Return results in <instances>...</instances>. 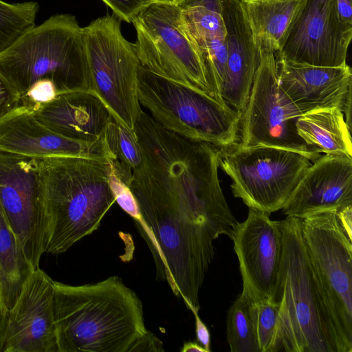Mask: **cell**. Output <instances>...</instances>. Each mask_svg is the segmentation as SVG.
Masks as SVG:
<instances>
[{"mask_svg": "<svg viewBox=\"0 0 352 352\" xmlns=\"http://www.w3.org/2000/svg\"><path fill=\"white\" fill-rule=\"evenodd\" d=\"M9 309L4 304L0 286V352H2L8 327Z\"/></svg>", "mask_w": 352, "mask_h": 352, "instance_id": "33", "label": "cell"}, {"mask_svg": "<svg viewBox=\"0 0 352 352\" xmlns=\"http://www.w3.org/2000/svg\"><path fill=\"white\" fill-rule=\"evenodd\" d=\"M296 127L305 143L320 153L352 158L351 129L340 109L323 108L303 113L298 118Z\"/></svg>", "mask_w": 352, "mask_h": 352, "instance_id": "21", "label": "cell"}, {"mask_svg": "<svg viewBox=\"0 0 352 352\" xmlns=\"http://www.w3.org/2000/svg\"><path fill=\"white\" fill-rule=\"evenodd\" d=\"M107 173V161L77 157L40 159L47 219L45 253H64L98 230L116 201Z\"/></svg>", "mask_w": 352, "mask_h": 352, "instance_id": "2", "label": "cell"}, {"mask_svg": "<svg viewBox=\"0 0 352 352\" xmlns=\"http://www.w3.org/2000/svg\"><path fill=\"white\" fill-rule=\"evenodd\" d=\"M152 2H161L174 4L176 0H151Z\"/></svg>", "mask_w": 352, "mask_h": 352, "instance_id": "37", "label": "cell"}, {"mask_svg": "<svg viewBox=\"0 0 352 352\" xmlns=\"http://www.w3.org/2000/svg\"><path fill=\"white\" fill-rule=\"evenodd\" d=\"M0 72L19 98L43 79L52 80L58 94L90 91L84 28L74 15L50 16L0 54Z\"/></svg>", "mask_w": 352, "mask_h": 352, "instance_id": "4", "label": "cell"}, {"mask_svg": "<svg viewBox=\"0 0 352 352\" xmlns=\"http://www.w3.org/2000/svg\"><path fill=\"white\" fill-rule=\"evenodd\" d=\"M138 97L157 122L182 136L220 148L239 140L241 113L203 91L164 78L141 65Z\"/></svg>", "mask_w": 352, "mask_h": 352, "instance_id": "5", "label": "cell"}, {"mask_svg": "<svg viewBox=\"0 0 352 352\" xmlns=\"http://www.w3.org/2000/svg\"><path fill=\"white\" fill-rule=\"evenodd\" d=\"M195 320V332L199 343L208 351L210 352V333L199 316V311H192Z\"/></svg>", "mask_w": 352, "mask_h": 352, "instance_id": "31", "label": "cell"}, {"mask_svg": "<svg viewBox=\"0 0 352 352\" xmlns=\"http://www.w3.org/2000/svg\"><path fill=\"white\" fill-rule=\"evenodd\" d=\"M352 25L339 19L336 0H306L275 56L320 67H343Z\"/></svg>", "mask_w": 352, "mask_h": 352, "instance_id": "12", "label": "cell"}, {"mask_svg": "<svg viewBox=\"0 0 352 352\" xmlns=\"http://www.w3.org/2000/svg\"><path fill=\"white\" fill-rule=\"evenodd\" d=\"M276 58L280 87L302 114L337 107L342 111L352 86L351 69L294 63Z\"/></svg>", "mask_w": 352, "mask_h": 352, "instance_id": "17", "label": "cell"}, {"mask_svg": "<svg viewBox=\"0 0 352 352\" xmlns=\"http://www.w3.org/2000/svg\"><path fill=\"white\" fill-rule=\"evenodd\" d=\"M108 182L115 201L135 221L138 230L144 226L138 202L131 189L118 176L113 166L107 161Z\"/></svg>", "mask_w": 352, "mask_h": 352, "instance_id": "27", "label": "cell"}, {"mask_svg": "<svg viewBox=\"0 0 352 352\" xmlns=\"http://www.w3.org/2000/svg\"><path fill=\"white\" fill-rule=\"evenodd\" d=\"M256 330L260 352L281 351L278 309L270 298L256 302Z\"/></svg>", "mask_w": 352, "mask_h": 352, "instance_id": "26", "label": "cell"}, {"mask_svg": "<svg viewBox=\"0 0 352 352\" xmlns=\"http://www.w3.org/2000/svg\"><path fill=\"white\" fill-rule=\"evenodd\" d=\"M242 278L241 294L254 302L269 299L276 282L283 250L281 221L249 209L247 219L238 223L230 237Z\"/></svg>", "mask_w": 352, "mask_h": 352, "instance_id": "13", "label": "cell"}, {"mask_svg": "<svg viewBox=\"0 0 352 352\" xmlns=\"http://www.w3.org/2000/svg\"><path fill=\"white\" fill-rule=\"evenodd\" d=\"M38 10L36 1L10 3L0 0V54L35 26Z\"/></svg>", "mask_w": 352, "mask_h": 352, "instance_id": "25", "label": "cell"}, {"mask_svg": "<svg viewBox=\"0 0 352 352\" xmlns=\"http://www.w3.org/2000/svg\"><path fill=\"white\" fill-rule=\"evenodd\" d=\"M260 61L245 111L239 143L243 147L271 146L298 152L313 162L320 152L298 134L296 123L302 115L280 87L275 52L267 40H260Z\"/></svg>", "mask_w": 352, "mask_h": 352, "instance_id": "10", "label": "cell"}, {"mask_svg": "<svg viewBox=\"0 0 352 352\" xmlns=\"http://www.w3.org/2000/svg\"><path fill=\"white\" fill-rule=\"evenodd\" d=\"M140 65L171 80L213 96L208 73L173 3L152 2L132 21Z\"/></svg>", "mask_w": 352, "mask_h": 352, "instance_id": "9", "label": "cell"}, {"mask_svg": "<svg viewBox=\"0 0 352 352\" xmlns=\"http://www.w3.org/2000/svg\"><path fill=\"white\" fill-rule=\"evenodd\" d=\"M0 205L32 270L39 268L47 232L40 159L0 151Z\"/></svg>", "mask_w": 352, "mask_h": 352, "instance_id": "11", "label": "cell"}, {"mask_svg": "<svg viewBox=\"0 0 352 352\" xmlns=\"http://www.w3.org/2000/svg\"><path fill=\"white\" fill-rule=\"evenodd\" d=\"M2 352H58L54 317V280L34 270L9 309Z\"/></svg>", "mask_w": 352, "mask_h": 352, "instance_id": "14", "label": "cell"}, {"mask_svg": "<svg viewBox=\"0 0 352 352\" xmlns=\"http://www.w3.org/2000/svg\"><path fill=\"white\" fill-rule=\"evenodd\" d=\"M300 220L337 352H352V239L336 213L326 212Z\"/></svg>", "mask_w": 352, "mask_h": 352, "instance_id": "6", "label": "cell"}, {"mask_svg": "<svg viewBox=\"0 0 352 352\" xmlns=\"http://www.w3.org/2000/svg\"><path fill=\"white\" fill-rule=\"evenodd\" d=\"M54 317L58 352L164 351L140 298L116 276L82 285L54 280Z\"/></svg>", "mask_w": 352, "mask_h": 352, "instance_id": "1", "label": "cell"}, {"mask_svg": "<svg viewBox=\"0 0 352 352\" xmlns=\"http://www.w3.org/2000/svg\"><path fill=\"white\" fill-rule=\"evenodd\" d=\"M337 217L340 223L348 236L351 238V226H352V206L345 208L338 212Z\"/></svg>", "mask_w": 352, "mask_h": 352, "instance_id": "34", "label": "cell"}, {"mask_svg": "<svg viewBox=\"0 0 352 352\" xmlns=\"http://www.w3.org/2000/svg\"><path fill=\"white\" fill-rule=\"evenodd\" d=\"M303 155L271 146L221 148V169L232 179L234 196L249 208L270 215L282 209L306 170Z\"/></svg>", "mask_w": 352, "mask_h": 352, "instance_id": "8", "label": "cell"}, {"mask_svg": "<svg viewBox=\"0 0 352 352\" xmlns=\"http://www.w3.org/2000/svg\"><path fill=\"white\" fill-rule=\"evenodd\" d=\"M338 14L344 24L352 25V0H336Z\"/></svg>", "mask_w": 352, "mask_h": 352, "instance_id": "32", "label": "cell"}, {"mask_svg": "<svg viewBox=\"0 0 352 352\" xmlns=\"http://www.w3.org/2000/svg\"><path fill=\"white\" fill-rule=\"evenodd\" d=\"M184 26L206 67L213 96L220 102L227 58L221 0H176Z\"/></svg>", "mask_w": 352, "mask_h": 352, "instance_id": "19", "label": "cell"}, {"mask_svg": "<svg viewBox=\"0 0 352 352\" xmlns=\"http://www.w3.org/2000/svg\"><path fill=\"white\" fill-rule=\"evenodd\" d=\"M57 95V89L52 80H39L34 82L20 98L19 105L25 106L32 109L39 105L50 102Z\"/></svg>", "mask_w": 352, "mask_h": 352, "instance_id": "28", "label": "cell"}, {"mask_svg": "<svg viewBox=\"0 0 352 352\" xmlns=\"http://www.w3.org/2000/svg\"><path fill=\"white\" fill-rule=\"evenodd\" d=\"M120 21L107 14L83 28L90 91L117 120L135 133L142 111L138 97L140 63L134 44L122 34Z\"/></svg>", "mask_w": 352, "mask_h": 352, "instance_id": "7", "label": "cell"}, {"mask_svg": "<svg viewBox=\"0 0 352 352\" xmlns=\"http://www.w3.org/2000/svg\"><path fill=\"white\" fill-rule=\"evenodd\" d=\"M226 32L227 58L221 98L243 113L260 61L241 0H221Z\"/></svg>", "mask_w": 352, "mask_h": 352, "instance_id": "18", "label": "cell"}, {"mask_svg": "<svg viewBox=\"0 0 352 352\" xmlns=\"http://www.w3.org/2000/svg\"><path fill=\"white\" fill-rule=\"evenodd\" d=\"M32 111L37 120L54 132L87 142L102 138L112 118L105 104L88 91L58 94Z\"/></svg>", "mask_w": 352, "mask_h": 352, "instance_id": "20", "label": "cell"}, {"mask_svg": "<svg viewBox=\"0 0 352 352\" xmlns=\"http://www.w3.org/2000/svg\"><path fill=\"white\" fill-rule=\"evenodd\" d=\"M342 112L348 127L351 130V89L349 91L344 103Z\"/></svg>", "mask_w": 352, "mask_h": 352, "instance_id": "35", "label": "cell"}, {"mask_svg": "<svg viewBox=\"0 0 352 352\" xmlns=\"http://www.w3.org/2000/svg\"><path fill=\"white\" fill-rule=\"evenodd\" d=\"M256 316V302L241 294L227 313L226 337L231 352H260Z\"/></svg>", "mask_w": 352, "mask_h": 352, "instance_id": "24", "label": "cell"}, {"mask_svg": "<svg viewBox=\"0 0 352 352\" xmlns=\"http://www.w3.org/2000/svg\"><path fill=\"white\" fill-rule=\"evenodd\" d=\"M0 151L30 157H77L107 161L111 153L104 137L81 141L59 135L19 105L0 118Z\"/></svg>", "mask_w": 352, "mask_h": 352, "instance_id": "15", "label": "cell"}, {"mask_svg": "<svg viewBox=\"0 0 352 352\" xmlns=\"http://www.w3.org/2000/svg\"><path fill=\"white\" fill-rule=\"evenodd\" d=\"M20 98L0 72V118L19 105Z\"/></svg>", "mask_w": 352, "mask_h": 352, "instance_id": "30", "label": "cell"}, {"mask_svg": "<svg viewBox=\"0 0 352 352\" xmlns=\"http://www.w3.org/2000/svg\"><path fill=\"white\" fill-rule=\"evenodd\" d=\"M352 206V158L324 154L304 173L282 208L287 217L304 219Z\"/></svg>", "mask_w": 352, "mask_h": 352, "instance_id": "16", "label": "cell"}, {"mask_svg": "<svg viewBox=\"0 0 352 352\" xmlns=\"http://www.w3.org/2000/svg\"><path fill=\"white\" fill-rule=\"evenodd\" d=\"M121 21L132 23L138 14L151 3V0H102Z\"/></svg>", "mask_w": 352, "mask_h": 352, "instance_id": "29", "label": "cell"}, {"mask_svg": "<svg viewBox=\"0 0 352 352\" xmlns=\"http://www.w3.org/2000/svg\"><path fill=\"white\" fill-rule=\"evenodd\" d=\"M182 352H208L200 344L195 342H186L184 343Z\"/></svg>", "mask_w": 352, "mask_h": 352, "instance_id": "36", "label": "cell"}, {"mask_svg": "<svg viewBox=\"0 0 352 352\" xmlns=\"http://www.w3.org/2000/svg\"><path fill=\"white\" fill-rule=\"evenodd\" d=\"M34 270L0 205V286L3 301L10 309Z\"/></svg>", "mask_w": 352, "mask_h": 352, "instance_id": "23", "label": "cell"}, {"mask_svg": "<svg viewBox=\"0 0 352 352\" xmlns=\"http://www.w3.org/2000/svg\"><path fill=\"white\" fill-rule=\"evenodd\" d=\"M306 0H241L255 45L269 41L278 52Z\"/></svg>", "mask_w": 352, "mask_h": 352, "instance_id": "22", "label": "cell"}, {"mask_svg": "<svg viewBox=\"0 0 352 352\" xmlns=\"http://www.w3.org/2000/svg\"><path fill=\"white\" fill-rule=\"evenodd\" d=\"M283 250L271 297L286 352H337L335 337L302 233L300 219L281 221Z\"/></svg>", "mask_w": 352, "mask_h": 352, "instance_id": "3", "label": "cell"}]
</instances>
